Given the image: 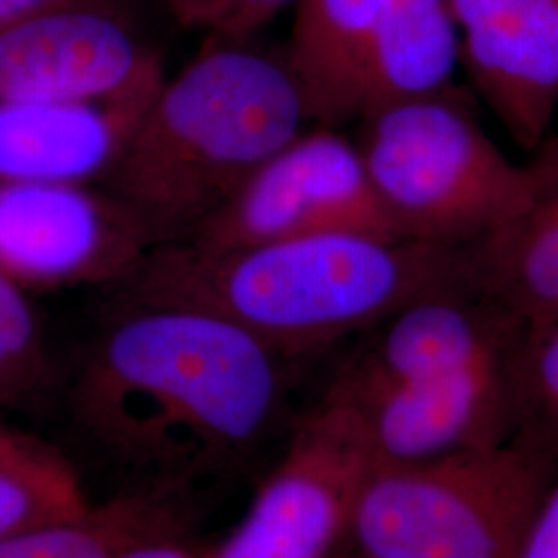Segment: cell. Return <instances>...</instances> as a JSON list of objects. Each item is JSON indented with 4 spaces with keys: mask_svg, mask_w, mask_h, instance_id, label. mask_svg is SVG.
<instances>
[{
    "mask_svg": "<svg viewBox=\"0 0 558 558\" xmlns=\"http://www.w3.org/2000/svg\"><path fill=\"white\" fill-rule=\"evenodd\" d=\"M509 362L414 383L339 373L325 393L352 412L371 465L422 463L513 437Z\"/></svg>",
    "mask_w": 558,
    "mask_h": 558,
    "instance_id": "obj_11",
    "label": "cell"
},
{
    "mask_svg": "<svg viewBox=\"0 0 558 558\" xmlns=\"http://www.w3.org/2000/svg\"><path fill=\"white\" fill-rule=\"evenodd\" d=\"M288 362L211 311L120 299L81 359L69 412L122 490L189 499L246 468L276 433Z\"/></svg>",
    "mask_w": 558,
    "mask_h": 558,
    "instance_id": "obj_1",
    "label": "cell"
},
{
    "mask_svg": "<svg viewBox=\"0 0 558 558\" xmlns=\"http://www.w3.org/2000/svg\"><path fill=\"white\" fill-rule=\"evenodd\" d=\"M519 558H558V476L539 505Z\"/></svg>",
    "mask_w": 558,
    "mask_h": 558,
    "instance_id": "obj_21",
    "label": "cell"
},
{
    "mask_svg": "<svg viewBox=\"0 0 558 558\" xmlns=\"http://www.w3.org/2000/svg\"><path fill=\"white\" fill-rule=\"evenodd\" d=\"M558 459L511 437L449 458L371 465L345 546L359 558H519Z\"/></svg>",
    "mask_w": 558,
    "mask_h": 558,
    "instance_id": "obj_4",
    "label": "cell"
},
{
    "mask_svg": "<svg viewBox=\"0 0 558 558\" xmlns=\"http://www.w3.org/2000/svg\"><path fill=\"white\" fill-rule=\"evenodd\" d=\"M453 286H470L465 246L319 234L234 251L163 244L117 290L211 311L292 360Z\"/></svg>",
    "mask_w": 558,
    "mask_h": 558,
    "instance_id": "obj_2",
    "label": "cell"
},
{
    "mask_svg": "<svg viewBox=\"0 0 558 558\" xmlns=\"http://www.w3.org/2000/svg\"><path fill=\"white\" fill-rule=\"evenodd\" d=\"M154 248L137 218L104 189L0 182V267L23 288H117Z\"/></svg>",
    "mask_w": 558,
    "mask_h": 558,
    "instance_id": "obj_10",
    "label": "cell"
},
{
    "mask_svg": "<svg viewBox=\"0 0 558 558\" xmlns=\"http://www.w3.org/2000/svg\"><path fill=\"white\" fill-rule=\"evenodd\" d=\"M461 62L507 135L538 151L558 114V0H532L461 27Z\"/></svg>",
    "mask_w": 558,
    "mask_h": 558,
    "instance_id": "obj_13",
    "label": "cell"
},
{
    "mask_svg": "<svg viewBox=\"0 0 558 558\" xmlns=\"http://www.w3.org/2000/svg\"><path fill=\"white\" fill-rule=\"evenodd\" d=\"M154 94L0 104V182L101 184Z\"/></svg>",
    "mask_w": 558,
    "mask_h": 558,
    "instance_id": "obj_14",
    "label": "cell"
},
{
    "mask_svg": "<svg viewBox=\"0 0 558 558\" xmlns=\"http://www.w3.org/2000/svg\"><path fill=\"white\" fill-rule=\"evenodd\" d=\"M57 449L40 439L11 428L0 420V465H25L59 458Z\"/></svg>",
    "mask_w": 558,
    "mask_h": 558,
    "instance_id": "obj_23",
    "label": "cell"
},
{
    "mask_svg": "<svg viewBox=\"0 0 558 558\" xmlns=\"http://www.w3.org/2000/svg\"><path fill=\"white\" fill-rule=\"evenodd\" d=\"M306 122L286 57L216 40L161 81L101 189L154 246L186 242Z\"/></svg>",
    "mask_w": 558,
    "mask_h": 558,
    "instance_id": "obj_3",
    "label": "cell"
},
{
    "mask_svg": "<svg viewBox=\"0 0 558 558\" xmlns=\"http://www.w3.org/2000/svg\"><path fill=\"white\" fill-rule=\"evenodd\" d=\"M319 234L403 239L368 179L359 145L331 126L304 131L246 180L186 242L234 251Z\"/></svg>",
    "mask_w": 558,
    "mask_h": 558,
    "instance_id": "obj_7",
    "label": "cell"
},
{
    "mask_svg": "<svg viewBox=\"0 0 558 558\" xmlns=\"http://www.w3.org/2000/svg\"><path fill=\"white\" fill-rule=\"evenodd\" d=\"M371 458L348 405L325 393L294 424L288 447L239 525L205 558H333Z\"/></svg>",
    "mask_w": 558,
    "mask_h": 558,
    "instance_id": "obj_8",
    "label": "cell"
},
{
    "mask_svg": "<svg viewBox=\"0 0 558 558\" xmlns=\"http://www.w3.org/2000/svg\"><path fill=\"white\" fill-rule=\"evenodd\" d=\"M538 189L515 220L465 246L468 281L525 331L558 320V141L536 156Z\"/></svg>",
    "mask_w": 558,
    "mask_h": 558,
    "instance_id": "obj_15",
    "label": "cell"
},
{
    "mask_svg": "<svg viewBox=\"0 0 558 558\" xmlns=\"http://www.w3.org/2000/svg\"><path fill=\"white\" fill-rule=\"evenodd\" d=\"M50 380V359L25 288L0 267V410L36 398Z\"/></svg>",
    "mask_w": 558,
    "mask_h": 558,
    "instance_id": "obj_19",
    "label": "cell"
},
{
    "mask_svg": "<svg viewBox=\"0 0 558 558\" xmlns=\"http://www.w3.org/2000/svg\"><path fill=\"white\" fill-rule=\"evenodd\" d=\"M373 341L341 373L373 383L451 377L513 359L523 325L470 286L442 288L380 320Z\"/></svg>",
    "mask_w": 558,
    "mask_h": 558,
    "instance_id": "obj_12",
    "label": "cell"
},
{
    "mask_svg": "<svg viewBox=\"0 0 558 558\" xmlns=\"http://www.w3.org/2000/svg\"><path fill=\"white\" fill-rule=\"evenodd\" d=\"M163 80L117 0H62L0 27V104L129 100Z\"/></svg>",
    "mask_w": 558,
    "mask_h": 558,
    "instance_id": "obj_9",
    "label": "cell"
},
{
    "mask_svg": "<svg viewBox=\"0 0 558 558\" xmlns=\"http://www.w3.org/2000/svg\"><path fill=\"white\" fill-rule=\"evenodd\" d=\"M189 509L186 497L120 490L80 515L0 539V558H119L147 536L186 530Z\"/></svg>",
    "mask_w": 558,
    "mask_h": 558,
    "instance_id": "obj_16",
    "label": "cell"
},
{
    "mask_svg": "<svg viewBox=\"0 0 558 558\" xmlns=\"http://www.w3.org/2000/svg\"><path fill=\"white\" fill-rule=\"evenodd\" d=\"M513 437L558 459V320L525 331L509 362Z\"/></svg>",
    "mask_w": 558,
    "mask_h": 558,
    "instance_id": "obj_17",
    "label": "cell"
},
{
    "mask_svg": "<svg viewBox=\"0 0 558 558\" xmlns=\"http://www.w3.org/2000/svg\"><path fill=\"white\" fill-rule=\"evenodd\" d=\"M180 27L211 40H246L296 0H161Z\"/></svg>",
    "mask_w": 558,
    "mask_h": 558,
    "instance_id": "obj_20",
    "label": "cell"
},
{
    "mask_svg": "<svg viewBox=\"0 0 558 558\" xmlns=\"http://www.w3.org/2000/svg\"><path fill=\"white\" fill-rule=\"evenodd\" d=\"M333 558H359V557H356V555H354V553H352V550H350V548H348V546H345V544H343V546H341V548H339L338 555H336V557H333Z\"/></svg>",
    "mask_w": 558,
    "mask_h": 558,
    "instance_id": "obj_26",
    "label": "cell"
},
{
    "mask_svg": "<svg viewBox=\"0 0 558 558\" xmlns=\"http://www.w3.org/2000/svg\"><path fill=\"white\" fill-rule=\"evenodd\" d=\"M286 60L313 122H362L449 89L461 29L449 0H296Z\"/></svg>",
    "mask_w": 558,
    "mask_h": 558,
    "instance_id": "obj_6",
    "label": "cell"
},
{
    "mask_svg": "<svg viewBox=\"0 0 558 558\" xmlns=\"http://www.w3.org/2000/svg\"><path fill=\"white\" fill-rule=\"evenodd\" d=\"M359 149L403 239L470 246L515 220L538 189L449 92L362 120Z\"/></svg>",
    "mask_w": 558,
    "mask_h": 558,
    "instance_id": "obj_5",
    "label": "cell"
},
{
    "mask_svg": "<svg viewBox=\"0 0 558 558\" xmlns=\"http://www.w3.org/2000/svg\"><path fill=\"white\" fill-rule=\"evenodd\" d=\"M62 0H0V27Z\"/></svg>",
    "mask_w": 558,
    "mask_h": 558,
    "instance_id": "obj_25",
    "label": "cell"
},
{
    "mask_svg": "<svg viewBox=\"0 0 558 558\" xmlns=\"http://www.w3.org/2000/svg\"><path fill=\"white\" fill-rule=\"evenodd\" d=\"M525 2H532V0H449L459 29L470 23H476V21L486 20L490 15L509 11L519 4H525Z\"/></svg>",
    "mask_w": 558,
    "mask_h": 558,
    "instance_id": "obj_24",
    "label": "cell"
},
{
    "mask_svg": "<svg viewBox=\"0 0 558 558\" xmlns=\"http://www.w3.org/2000/svg\"><path fill=\"white\" fill-rule=\"evenodd\" d=\"M89 507L66 459L0 465V539L80 515Z\"/></svg>",
    "mask_w": 558,
    "mask_h": 558,
    "instance_id": "obj_18",
    "label": "cell"
},
{
    "mask_svg": "<svg viewBox=\"0 0 558 558\" xmlns=\"http://www.w3.org/2000/svg\"><path fill=\"white\" fill-rule=\"evenodd\" d=\"M207 548L193 544L186 530L160 532L135 542L119 558H205Z\"/></svg>",
    "mask_w": 558,
    "mask_h": 558,
    "instance_id": "obj_22",
    "label": "cell"
}]
</instances>
